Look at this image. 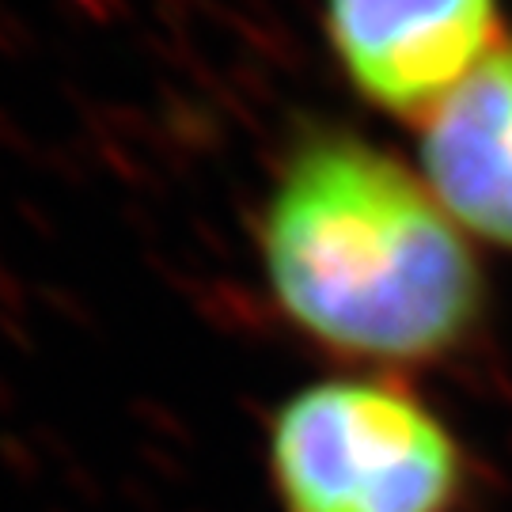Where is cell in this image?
<instances>
[{
	"label": "cell",
	"mask_w": 512,
	"mask_h": 512,
	"mask_svg": "<svg viewBox=\"0 0 512 512\" xmlns=\"http://www.w3.org/2000/svg\"><path fill=\"white\" fill-rule=\"evenodd\" d=\"M258 262L277 311L368 372L448 361L486 319L475 239L418 167L338 126L285 148L258 213Z\"/></svg>",
	"instance_id": "cell-1"
},
{
	"label": "cell",
	"mask_w": 512,
	"mask_h": 512,
	"mask_svg": "<svg viewBox=\"0 0 512 512\" xmlns=\"http://www.w3.org/2000/svg\"><path fill=\"white\" fill-rule=\"evenodd\" d=\"M281 512H463L471 463L452 425L399 372L304 384L266 429Z\"/></svg>",
	"instance_id": "cell-2"
},
{
	"label": "cell",
	"mask_w": 512,
	"mask_h": 512,
	"mask_svg": "<svg viewBox=\"0 0 512 512\" xmlns=\"http://www.w3.org/2000/svg\"><path fill=\"white\" fill-rule=\"evenodd\" d=\"M323 31L349 88L410 126L509 42L505 0H323Z\"/></svg>",
	"instance_id": "cell-3"
},
{
	"label": "cell",
	"mask_w": 512,
	"mask_h": 512,
	"mask_svg": "<svg viewBox=\"0 0 512 512\" xmlns=\"http://www.w3.org/2000/svg\"><path fill=\"white\" fill-rule=\"evenodd\" d=\"M418 133V171L448 217L512 255V38Z\"/></svg>",
	"instance_id": "cell-4"
}]
</instances>
